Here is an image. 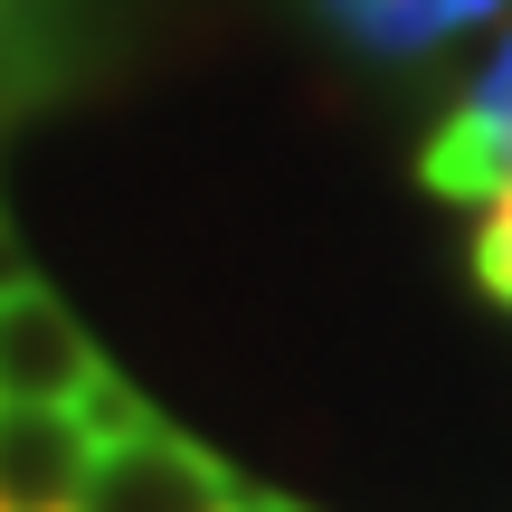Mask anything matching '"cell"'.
Instances as JSON below:
<instances>
[{"label": "cell", "instance_id": "obj_3", "mask_svg": "<svg viewBox=\"0 0 512 512\" xmlns=\"http://www.w3.org/2000/svg\"><path fill=\"white\" fill-rule=\"evenodd\" d=\"M418 181L437 200H503L512 190V38L494 48V67L456 95V114L427 133Z\"/></svg>", "mask_w": 512, "mask_h": 512}, {"label": "cell", "instance_id": "obj_2", "mask_svg": "<svg viewBox=\"0 0 512 512\" xmlns=\"http://www.w3.org/2000/svg\"><path fill=\"white\" fill-rule=\"evenodd\" d=\"M105 380H114L105 351L86 342V323H76L38 275L0 294V399H19V408H86Z\"/></svg>", "mask_w": 512, "mask_h": 512}, {"label": "cell", "instance_id": "obj_7", "mask_svg": "<svg viewBox=\"0 0 512 512\" xmlns=\"http://www.w3.org/2000/svg\"><path fill=\"white\" fill-rule=\"evenodd\" d=\"M238 512H304V503H285V494H247Z\"/></svg>", "mask_w": 512, "mask_h": 512}, {"label": "cell", "instance_id": "obj_4", "mask_svg": "<svg viewBox=\"0 0 512 512\" xmlns=\"http://www.w3.org/2000/svg\"><path fill=\"white\" fill-rule=\"evenodd\" d=\"M95 475L86 408H19L0 399V512H76Z\"/></svg>", "mask_w": 512, "mask_h": 512}, {"label": "cell", "instance_id": "obj_5", "mask_svg": "<svg viewBox=\"0 0 512 512\" xmlns=\"http://www.w3.org/2000/svg\"><path fill=\"white\" fill-rule=\"evenodd\" d=\"M313 10H323V29L342 38V48H361V57H427L437 38L494 19L503 0H313Z\"/></svg>", "mask_w": 512, "mask_h": 512}, {"label": "cell", "instance_id": "obj_6", "mask_svg": "<svg viewBox=\"0 0 512 512\" xmlns=\"http://www.w3.org/2000/svg\"><path fill=\"white\" fill-rule=\"evenodd\" d=\"M475 275L494 304H512V190L503 200H484V228H475Z\"/></svg>", "mask_w": 512, "mask_h": 512}, {"label": "cell", "instance_id": "obj_1", "mask_svg": "<svg viewBox=\"0 0 512 512\" xmlns=\"http://www.w3.org/2000/svg\"><path fill=\"white\" fill-rule=\"evenodd\" d=\"M86 427H95V475L76 512H238L247 484L228 456H209L200 437H181L171 418H152L124 380H105L86 399Z\"/></svg>", "mask_w": 512, "mask_h": 512}]
</instances>
